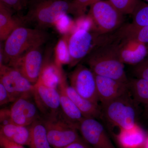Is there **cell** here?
<instances>
[{"label":"cell","mask_w":148,"mask_h":148,"mask_svg":"<svg viewBox=\"0 0 148 148\" xmlns=\"http://www.w3.org/2000/svg\"><path fill=\"white\" fill-rule=\"evenodd\" d=\"M112 39L98 47L88 56L87 63L96 75L128 83L124 64L120 60Z\"/></svg>","instance_id":"6da1fadb"},{"label":"cell","mask_w":148,"mask_h":148,"mask_svg":"<svg viewBox=\"0 0 148 148\" xmlns=\"http://www.w3.org/2000/svg\"><path fill=\"white\" fill-rule=\"evenodd\" d=\"M48 36L43 30L21 26L15 29L5 41L3 45V64L18 58L34 48L41 47L47 40Z\"/></svg>","instance_id":"7a4b0ae2"},{"label":"cell","mask_w":148,"mask_h":148,"mask_svg":"<svg viewBox=\"0 0 148 148\" xmlns=\"http://www.w3.org/2000/svg\"><path fill=\"white\" fill-rule=\"evenodd\" d=\"M73 13L71 0H34L21 18L23 22H34L41 28L53 26L63 15Z\"/></svg>","instance_id":"3957f363"},{"label":"cell","mask_w":148,"mask_h":148,"mask_svg":"<svg viewBox=\"0 0 148 148\" xmlns=\"http://www.w3.org/2000/svg\"><path fill=\"white\" fill-rule=\"evenodd\" d=\"M136 103L129 90L118 98L102 105V116L119 130L131 128L137 124Z\"/></svg>","instance_id":"277c9868"},{"label":"cell","mask_w":148,"mask_h":148,"mask_svg":"<svg viewBox=\"0 0 148 148\" xmlns=\"http://www.w3.org/2000/svg\"><path fill=\"white\" fill-rule=\"evenodd\" d=\"M87 15L92 22L91 31L104 35L121 26L124 14L117 9L109 0H102L90 6Z\"/></svg>","instance_id":"5b68a950"},{"label":"cell","mask_w":148,"mask_h":148,"mask_svg":"<svg viewBox=\"0 0 148 148\" xmlns=\"http://www.w3.org/2000/svg\"><path fill=\"white\" fill-rule=\"evenodd\" d=\"M110 40L106 35H100L92 31L79 30L71 34L69 39V66H75L98 47Z\"/></svg>","instance_id":"8992f818"},{"label":"cell","mask_w":148,"mask_h":148,"mask_svg":"<svg viewBox=\"0 0 148 148\" xmlns=\"http://www.w3.org/2000/svg\"><path fill=\"white\" fill-rule=\"evenodd\" d=\"M42 121L52 148H64L81 139L77 126L65 119L62 113L56 117L45 119Z\"/></svg>","instance_id":"52a82bcc"},{"label":"cell","mask_w":148,"mask_h":148,"mask_svg":"<svg viewBox=\"0 0 148 148\" xmlns=\"http://www.w3.org/2000/svg\"><path fill=\"white\" fill-rule=\"evenodd\" d=\"M33 97L38 110L45 119L56 117L62 113L58 89L38 80L34 85Z\"/></svg>","instance_id":"ba28073f"},{"label":"cell","mask_w":148,"mask_h":148,"mask_svg":"<svg viewBox=\"0 0 148 148\" xmlns=\"http://www.w3.org/2000/svg\"><path fill=\"white\" fill-rule=\"evenodd\" d=\"M41 47L30 49L7 65L16 69L33 85L39 79L44 62Z\"/></svg>","instance_id":"9c48e42d"},{"label":"cell","mask_w":148,"mask_h":148,"mask_svg":"<svg viewBox=\"0 0 148 148\" xmlns=\"http://www.w3.org/2000/svg\"><path fill=\"white\" fill-rule=\"evenodd\" d=\"M71 86L81 96L98 105L95 75L90 69L79 65L69 76Z\"/></svg>","instance_id":"30bf717a"},{"label":"cell","mask_w":148,"mask_h":148,"mask_svg":"<svg viewBox=\"0 0 148 148\" xmlns=\"http://www.w3.org/2000/svg\"><path fill=\"white\" fill-rule=\"evenodd\" d=\"M0 83L10 95L12 102L22 95L33 93L34 85L16 69L6 65L0 67Z\"/></svg>","instance_id":"8fae6325"},{"label":"cell","mask_w":148,"mask_h":148,"mask_svg":"<svg viewBox=\"0 0 148 148\" xmlns=\"http://www.w3.org/2000/svg\"><path fill=\"white\" fill-rule=\"evenodd\" d=\"M33 93L22 95L13 102L8 109L10 123L30 126L39 119L38 110L35 102L31 99Z\"/></svg>","instance_id":"7c38bea8"},{"label":"cell","mask_w":148,"mask_h":148,"mask_svg":"<svg viewBox=\"0 0 148 148\" xmlns=\"http://www.w3.org/2000/svg\"><path fill=\"white\" fill-rule=\"evenodd\" d=\"M78 130L83 140L93 148H116L103 125L93 118H84Z\"/></svg>","instance_id":"4fadbf2b"},{"label":"cell","mask_w":148,"mask_h":148,"mask_svg":"<svg viewBox=\"0 0 148 148\" xmlns=\"http://www.w3.org/2000/svg\"><path fill=\"white\" fill-rule=\"evenodd\" d=\"M119 38L121 40L117 41L118 43L114 42L120 60L123 64L135 66L147 57L148 49L145 44L129 38Z\"/></svg>","instance_id":"5bb4252c"},{"label":"cell","mask_w":148,"mask_h":148,"mask_svg":"<svg viewBox=\"0 0 148 148\" xmlns=\"http://www.w3.org/2000/svg\"><path fill=\"white\" fill-rule=\"evenodd\" d=\"M98 100L102 105L118 98L129 91L128 83L96 75Z\"/></svg>","instance_id":"9a60e30c"},{"label":"cell","mask_w":148,"mask_h":148,"mask_svg":"<svg viewBox=\"0 0 148 148\" xmlns=\"http://www.w3.org/2000/svg\"><path fill=\"white\" fill-rule=\"evenodd\" d=\"M67 84L66 76L64 74L58 88L61 112L65 119L76 125L78 129L79 125L84 117L67 95L66 89Z\"/></svg>","instance_id":"2e32d148"},{"label":"cell","mask_w":148,"mask_h":148,"mask_svg":"<svg viewBox=\"0 0 148 148\" xmlns=\"http://www.w3.org/2000/svg\"><path fill=\"white\" fill-rule=\"evenodd\" d=\"M147 138L145 132L137 124L128 129H120L117 136L122 148H143Z\"/></svg>","instance_id":"e0dca14e"},{"label":"cell","mask_w":148,"mask_h":148,"mask_svg":"<svg viewBox=\"0 0 148 148\" xmlns=\"http://www.w3.org/2000/svg\"><path fill=\"white\" fill-rule=\"evenodd\" d=\"M0 135L22 146H29L31 139V125L22 126L13 123L1 125Z\"/></svg>","instance_id":"ac0fdd59"},{"label":"cell","mask_w":148,"mask_h":148,"mask_svg":"<svg viewBox=\"0 0 148 148\" xmlns=\"http://www.w3.org/2000/svg\"><path fill=\"white\" fill-rule=\"evenodd\" d=\"M66 93L85 118L97 119L102 116L101 109L98 105L81 96L68 85L66 86Z\"/></svg>","instance_id":"d6986e66"},{"label":"cell","mask_w":148,"mask_h":148,"mask_svg":"<svg viewBox=\"0 0 148 148\" xmlns=\"http://www.w3.org/2000/svg\"><path fill=\"white\" fill-rule=\"evenodd\" d=\"M11 9L0 3V40L5 41L12 32L22 26L23 21L20 18L12 15Z\"/></svg>","instance_id":"ffe728a7"},{"label":"cell","mask_w":148,"mask_h":148,"mask_svg":"<svg viewBox=\"0 0 148 148\" xmlns=\"http://www.w3.org/2000/svg\"><path fill=\"white\" fill-rule=\"evenodd\" d=\"M64 74L62 67L56 65L54 61H44L38 80L48 86L58 89Z\"/></svg>","instance_id":"44dd1931"},{"label":"cell","mask_w":148,"mask_h":148,"mask_svg":"<svg viewBox=\"0 0 148 148\" xmlns=\"http://www.w3.org/2000/svg\"><path fill=\"white\" fill-rule=\"evenodd\" d=\"M30 148H52L48 140L46 130L42 120L38 119L31 125Z\"/></svg>","instance_id":"7402d4cb"},{"label":"cell","mask_w":148,"mask_h":148,"mask_svg":"<svg viewBox=\"0 0 148 148\" xmlns=\"http://www.w3.org/2000/svg\"><path fill=\"white\" fill-rule=\"evenodd\" d=\"M128 85L135 103L143 104L148 109V81L136 78L129 80Z\"/></svg>","instance_id":"603a6c76"},{"label":"cell","mask_w":148,"mask_h":148,"mask_svg":"<svg viewBox=\"0 0 148 148\" xmlns=\"http://www.w3.org/2000/svg\"><path fill=\"white\" fill-rule=\"evenodd\" d=\"M71 34L63 35L54 48V62L62 67L64 64H69L70 55L69 46V39Z\"/></svg>","instance_id":"cb8c5ba5"},{"label":"cell","mask_w":148,"mask_h":148,"mask_svg":"<svg viewBox=\"0 0 148 148\" xmlns=\"http://www.w3.org/2000/svg\"><path fill=\"white\" fill-rule=\"evenodd\" d=\"M119 37L137 40L143 43H148V26L137 27L127 24L121 29Z\"/></svg>","instance_id":"d4e9b609"},{"label":"cell","mask_w":148,"mask_h":148,"mask_svg":"<svg viewBox=\"0 0 148 148\" xmlns=\"http://www.w3.org/2000/svg\"><path fill=\"white\" fill-rule=\"evenodd\" d=\"M132 26L140 27L148 26V4L140 1L132 13Z\"/></svg>","instance_id":"484cf974"},{"label":"cell","mask_w":148,"mask_h":148,"mask_svg":"<svg viewBox=\"0 0 148 148\" xmlns=\"http://www.w3.org/2000/svg\"><path fill=\"white\" fill-rule=\"evenodd\" d=\"M53 26L61 34H71L75 32V21L72 20L68 14H65L59 18Z\"/></svg>","instance_id":"4316f807"},{"label":"cell","mask_w":148,"mask_h":148,"mask_svg":"<svg viewBox=\"0 0 148 148\" xmlns=\"http://www.w3.org/2000/svg\"><path fill=\"white\" fill-rule=\"evenodd\" d=\"M123 14H132L140 0H109Z\"/></svg>","instance_id":"83f0119b"},{"label":"cell","mask_w":148,"mask_h":148,"mask_svg":"<svg viewBox=\"0 0 148 148\" xmlns=\"http://www.w3.org/2000/svg\"><path fill=\"white\" fill-rule=\"evenodd\" d=\"M102 0H71L73 14L77 18L85 15L88 7Z\"/></svg>","instance_id":"f1b7e54d"},{"label":"cell","mask_w":148,"mask_h":148,"mask_svg":"<svg viewBox=\"0 0 148 148\" xmlns=\"http://www.w3.org/2000/svg\"><path fill=\"white\" fill-rule=\"evenodd\" d=\"M133 73L137 78L148 81V57H146L139 64L135 65Z\"/></svg>","instance_id":"f546056e"},{"label":"cell","mask_w":148,"mask_h":148,"mask_svg":"<svg viewBox=\"0 0 148 148\" xmlns=\"http://www.w3.org/2000/svg\"><path fill=\"white\" fill-rule=\"evenodd\" d=\"M75 21V32L79 30L91 31L92 22L89 16L85 14L77 17Z\"/></svg>","instance_id":"4dcf8cb0"},{"label":"cell","mask_w":148,"mask_h":148,"mask_svg":"<svg viewBox=\"0 0 148 148\" xmlns=\"http://www.w3.org/2000/svg\"><path fill=\"white\" fill-rule=\"evenodd\" d=\"M0 3L12 10L18 12L22 10L27 6L26 0H0Z\"/></svg>","instance_id":"1f68e13d"},{"label":"cell","mask_w":148,"mask_h":148,"mask_svg":"<svg viewBox=\"0 0 148 148\" xmlns=\"http://www.w3.org/2000/svg\"><path fill=\"white\" fill-rule=\"evenodd\" d=\"M12 102L10 95L2 84L0 83V105L1 106Z\"/></svg>","instance_id":"d6a6232c"},{"label":"cell","mask_w":148,"mask_h":148,"mask_svg":"<svg viewBox=\"0 0 148 148\" xmlns=\"http://www.w3.org/2000/svg\"><path fill=\"white\" fill-rule=\"evenodd\" d=\"M0 145L1 148H25L24 146L10 141L0 135Z\"/></svg>","instance_id":"836d02e7"},{"label":"cell","mask_w":148,"mask_h":148,"mask_svg":"<svg viewBox=\"0 0 148 148\" xmlns=\"http://www.w3.org/2000/svg\"><path fill=\"white\" fill-rule=\"evenodd\" d=\"M64 148H90L89 145L84 140H80L70 144Z\"/></svg>","instance_id":"e575fe53"},{"label":"cell","mask_w":148,"mask_h":148,"mask_svg":"<svg viewBox=\"0 0 148 148\" xmlns=\"http://www.w3.org/2000/svg\"><path fill=\"white\" fill-rule=\"evenodd\" d=\"M143 148H148V136L146 139L145 143Z\"/></svg>","instance_id":"d590c367"},{"label":"cell","mask_w":148,"mask_h":148,"mask_svg":"<svg viewBox=\"0 0 148 148\" xmlns=\"http://www.w3.org/2000/svg\"><path fill=\"white\" fill-rule=\"evenodd\" d=\"M145 1H146L148 3V0H145Z\"/></svg>","instance_id":"8d00e7d4"},{"label":"cell","mask_w":148,"mask_h":148,"mask_svg":"<svg viewBox=\"0 0 148 148\" xmlns=\"http://www.w3.org/2000/svg\"></svg>","instance_id":"74e56055"}]
</instances>
